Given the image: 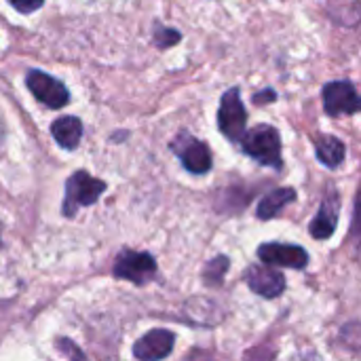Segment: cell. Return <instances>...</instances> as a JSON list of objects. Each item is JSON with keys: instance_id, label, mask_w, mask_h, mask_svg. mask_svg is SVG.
<instances>
[{"instance_id": "6", "label": "cell", "mask_w": 361, "mask_h": 361, "mask_svg": "<svg viewBox=\"0 0 361 361\" xmlns=\"http://www.w3.org/2000/svg\"><path fill=\"white\" fill-rule=\"evenodd\" d=\"M361 102L353 82L349 80H334L324 87V108L330 116L355 114Z\"/></svg>"}, {"instance_id": "8", "label": "cell", "mask_w": 361, "mask_h": 361, "mask_svg": "<svg viewBox=\"0 0 361 361\" xmlns=\"http://www.w3.org/2000/svg\"><path fill=\"white\" fill-rule=\"evenodd\" d=\"M258 258L267 264L286 269H305L309 264V254L302 247L288 243H264L258 247Z\"/></svg>"}, {"instance_id": "18", "label": "cell", "mask_w": 361, "mask_h": 361, "mask_svg": "<svg viewBox=\"0 0 361 361\" xmlns=\"http://www.w3.org/2000/svg\"><path fill=\"white\" fill-rule=\"evenodd\" d=\"M275 99V91L267 89V93H260V95H254V102L256 104H264V102H273Z\"/></svg>"}, {"instance_id": "4", "label": "cell", "mask_w": 361, "mask_h": 361, "mask_svg": "<svg viewBox=\"0 0 361 361\" xmlns=\"http://www.w3.org/2000/svg\"><path fill=\"white\" fill-rule=\"evenodd\" d=\"M154 275H157V262L146 252L125 250L118 254V258L114 262V277L137 283V286L152 281Z\"/></svg>"}, {"instance_id": "9", "label": "cell", "mask_w": 361, "mask_h": 361, "mask_svg": "<svg viewBox=\"0 0 361 361\" xmlns=\"http://www.w3.org/2000/svg\"><path fill=\"white\" fill-rule=\"evenodd\" d=\"M245 279L250 290L264 298H277L286 290V277L271 267H252Z\"/></svg>"}, {"instance_id": "3", "label": "cell", "mask_w": 361, "mask_h": 361, "mask_svg": "<svg viewBox=\"0 0 361 361\" xmlns=\"http://www.w3.org/2000/svg\"><path fill=\"white\" fill-rule=\"evenodd\" d=\"M247 123V112L243 108L239 89H231L222 95L220 102V110H218V125L220 131L233 140V142H241V137L245 135V125Z\"/></svg>"}, {"instance_id": "14", "label": "cell", "mask_w": 361, "mask_h": 361, "mask_svg": "<svg viewBox=\"0 0 361 361\" xmlns=\"http://www.w3.org/2000/svg\"><path fill=\"white\" fill-rule=\"evenodd\" d=\"M294 199H296V190L294 188H277V190L269 192L258 203V218L260 220H271L273 216H277Z\"/></svg>"}, {"instance_id": "20", "label": "cell", "mask_w": 361, "mask_h": 361, "mask_svg": "<svg viewBox=\"0 0 361 361\" xmlns=\"http://www.w3.org/2000/svg\"><path fill=\"white\" fill-rule=\"evenodd\" d=\"M0 247H2V239H0Z\"/></svg>"}, {"instance_id": "11", "label": "cell", "mask_w": 361, "mask_h": 361, "mask_svg": "<svg viewBox=\"0 0 361 361\" xmlns=\"http://www.w3.org/2000/svg\"><path fill=\"white\" fill-rule=\"evenodd\" d=\"M338 216H341V199H338L336 192H330V195L324 199V203H322V207H319L315 220H313L311 226H309L311 235H313L315 239H319V241L330 239V237L334 235V231H336Z\"/></svg>"}, {"instance_id": "13", "label": "cell", "mask_w": 361, "mask_h": 361, "mask_svg": "<svg viewBox=\"0 0 361 361\" xmlns=\"http://www.w3.org/2000/svg\"><path fill=\"white\" fill-rule=\"evenodd\" d=\"M315 152H317V159L326 167L336 169V167L343 165L345 154H347V148H345V144L336 135H322L319 142L315 144Z\"/></svg>"}, {"instance_id": "16", "label": "cell", "mask_w": 361, "mask_h": 361, "mask_svg": "<svg viewBox=\"0 0 361 361\" xmlns=\"http://www.w3.org/2000/svg\"><path fill=\"white\" fill-rule=\"evenodd\" d=\"M180 40V34L176 32V30H165V27H159L157 30V34H154V42L159 44V47H171V44H176Z\"/></svg>"}, {"instance_id": "15", "label": "cell", "mask_w": 361, "mask_h": 361, "mask_svg": "<svg viewBox=\"0 0 361 361\" xmlns=\"http://www.w3.org/2000/svg\"><path fill=\"white\" fill-rule=\"evenodd\" d=\"M228 271V258L224 256H218L216 260H212L205 269V281L212 283V286H218L224 277V273Z\"/></svg>"}, {"instance_id": "19", "label": "cell", "mask_w": 361, "mask_h": 361, "mask_svg": "<svg viewBox=\"0 0 361 361\" xmlns=\"http://www.w3.org/2000/svg\"><path fill=\"white\" fill-rule=\"evenodd\" d=\"M2 140H4V129H2V123H0V146H2Z\"/></svg>"}, {"instance_id": "2", "label": "cell", "mask_w": 361, "mask_h": 361, "mask_svg": "<svg viewBox=\"0 0 361 361\" xmlns=\"http://www.w3.org/2000/svg\"><path fill=\"white\" fill-rule=\"evenodd\" d=\"M106 190V182L89 176L87 171H76L72 178L66 182V199H63V214L70 218L74 216L80 207L93 205L102 192Z\"/></svg>"}, {"instance_id": "1", "label": "cell", "mask_w": 361, "mask_h": 361, "mask_svg": "<svg viewBox=\"0 0 361 361\" xmlns=\"http://www.w3.org/2000/svg\"><path fill=\"white\" fill-rule=\"evenodd\" d=\"M241 144H243V150L256 161H260L262 165H269L275 169L281 167V137L275 127L258 125L252 131H245V135L241 137Z\"/></svg>"}, {"instance_id": "10", "label": "cell", "mask_w": 361, "mask_h": 361, "mask_svg": "<svg viewBox=\"0 0 361 361\" xmlns=\"http://www.w3.org/2000/svg\"><path fill=\"white\" fill-rule=\"evenodd\" d=\"M176 336L169 330H152L133 345V355L137 360H163L171 353Z\"/></svg>"}, {"instance_id": "5", "label": "cell", "mask_w": 361, "mask_h": 361, "mask_svg": "<svg viewBox=\"0 0 361 361\" xmlns=\"http://www.w3.org/2000/svg\"><path fill=\"white\" fill-rule=\"evenodd\" d=\"M25 85L34 93V97L49 108H63L70 102V93L66 89V85L59 82L57 78L49 76L47 72L32 70L25 76Z\"/></svg>"}, {"instance_id": "12", "label": "cell", "mask_w": 361, "mask_h": 361, "mask_svg": "<svg viewBox=\"0 0 361 361\" xmlns=\"http://www.w3.org/2000/svg\"><path fill=\"white\" fill-rule=\"evenodd\" d=\"M51 133L61 148L74 150L82 137V123L76 116H61L51 125Z\"/></svg>"}, {"instance_id": "7", "label": "cell", "mask_w": 361, "mask_h": 361, "mask_svg": "<svg viewBox=\"0 0 361 361\" xmlns=\"http://www.w3.org/2000/svg\"><path fill=\"white\" fill-rule=\"evenodd\" d=\"M171 148L180 154L182 159V165L190 171V173H197V176H203L212 169V152L209 148L199 142L197 137H190L186 133H182L178 140H173Z\"/></svg>"}, {"instance_id": "17", "label": "cell", "mask_w": 361, "mask_h": 361, "mask_svg": "<svg viewBox=\"0 0 361 361\" xmlns=\"http://www.w3.org/2000/svg\"><path fill=\"white\" fill-rule=\"evenodd\" d=\"M19 13H34L42 6V0H8Z\"/></svg>"}]
</instances>
